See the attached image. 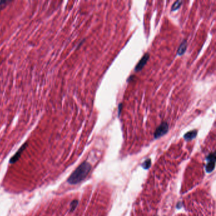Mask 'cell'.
Listing matches in <instances>:
<instances>
[{"mask_svg":"<svg viewBox=\"0 0 216 216\" xmlns=\"http://www.w3.org/2000/svg\"><path fill=\"white\" fill-rule=\"evenodd\" d=\"M91 169V164L87 162H82L68 179V182L71 185H76L84 180L88 175Z\"/></svg>","mask_w":216,"mask_h":216,"instance_id":"6da1fadb","label":"cell"},{"mask_svg":"<svg viewBox=\"0 0 216 216\" xmlns=\"http://www.w3.org/2000/svg\"><path fill=\"white\" fill-rule=\"evenodd\" d=\"M169 131V125L166 122H163L157 128L154 133V138L158 139L166 134Z\"/></svg>","mask_w":216,"mask_h":216,"instance_id":"7a4b0ae2","label":"cell"},{"mask_svg":"<svg viewBox=\"0 0 216 216\" xmlns=\"http://www.w3.org/2000/svg\"><path fill=\"white\" fill-rule=\"evenodd\" d=\"M206 160L207 161V163L206 166V170L207 173H210L215 169V163L216 160L215 153H210L207 157Z\"/></svg>","mask_w":216,"mask_h":216,"instance_id":"3957f363","label":"cell"},{"mask_svg":"<svg viewBox=\"0 0 216 216\" xmlns=\"http://www.w3.org/2000/svg\"><path fill=\"white\" fill-rule=\"evenodd\" d=\"M149 58H150V54L148 53H145L143 55V57L141 58V60L139 61L138 64L136 66V67H135L134 69V71L136 72L141 71L142 69H143V67H145V65L146 64V63H147Z\"/></svg>","mask_w":216,"mask_h":216,"instance_id":"277c9868","label":"cell"},{"mask_svg":"<svg viewBox=\"0 0 216 216\" xmlns=\"http://www.w3.org/2000/svg\"><path fill=\"white\" fill-rule=\"evenodd\" d=\"M197 130H192V131H190L189 132H188V133H186V134H185L184 135V139L186 141H190V140H193V139H195L196 138V136H197Z\"/></svg>","mask_w":216,"mask_h":216,"instance_id":"5b68a950","label":"cell"},{"mask_svg":"<svg viewBox=\"0 0 216 216\" xmlns=\"http://www.w3.org/2000/svg\"><path fill=\"white\" fill-rule=\"evenodd\" d=\"M186 49H187V41L186 40L184 39L182 41L181 45H179V48L178 50V55L179 56H182L186 52Z\"/></svg>","mask_w":216,"mask_h":216,"instance_id":"8992f818","label":"cell"},{"mask_svg":"<svg viewBox=\"0 0 216 216\" xmlns=\"http://www.w3.org/2000/svg\"><path fill=\"white\" fill-rule=\"evenodd\" d=\"M182 4V1H175L173 3V5H172V7H171V11H172V12H174V11H175V10H178L179 8H180Z\"/></svg>","mask_w":216,"mask_h":216,"instance_id":"52a82bcc","label":"cell"},{"mask_svg":"<svg viewBox=\"0 0 216 216\" xmlns=\"http://www.w3.org/2000/svg\"><path fill=\"white\" fill-rule=\"evenodd\" d=\"M151 164H152V161L150 159H147L145 160V162L142 164L141 166L145 170H148L150 167L151 166Z\"/></svg>","mask_w":216,"mask_h":216,"instance_id":"ba28073f","label":"cell"},{"mask_svg":"<svg viewBox=\"0 0 216 216\" xmlns=\"http://www.w3.org/2000/svg\"><path fill=\"white\" fill-rule=\"evenodd\" d=\"M10 3V1H0V10L5 8L8 3Z\"/></svg>","mask_w":216,"mask_h":216,"instance_id":"9c48e42d","label":"cell"},{"mask_svg":"<svg viewBox=\"0 0 216 216\" xmlns=\"http://www.w3.org/2000/svg\"><path fill=\"white\" fill-rule=\"evenodd\" d=\"M122 108V103H120V104L119 105V108H118V115H119V116L120 114V112H121Z\"/></svg>","mask_w":216,"mask_h":216,"instance_id":"30bf717a","label":"cell"}]
</instances>
